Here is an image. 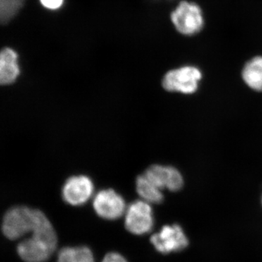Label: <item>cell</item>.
Here are the masks:
<instances>
[{
    "label": "cell",
    "mask_w": 262,
    "mask_h": 262,
    "mask_svg": "<svg viewBox=\"0 0 262 262\" xmlns=\"http://www.w3.org/2000/svg\"><path fill=\"white\" fill-rule=\"evenodd\" d=\"M50 225L51 223L48 217L39 210L14 206L5 213L2 232L10 241H18Z\"/></svg>",
    "instance_id": "obj_1"
},
{
    "label": "cell",
    "mask_w": 262,
    "mask_h": 262,
    "mask_svg": "<svg viewBox=\"0 0 262 262\" xmlns=\"http://www.w3.org/2000/svg\"><path fill=\"white\" fill-rule=\"evenodd\" d=\"M58 237L53 225L35 231L17 246L19 257L25 262H46L56 251Z\"/></svg>",
    "instance_id": "obj_2"
},
{
    "label": "cell",
    "mask_w": 262,
    "mask_h": 262,
    "mask_svg": "<svg viewBox=\"0 0 262 262\" xmlns=\"http://www.w3.org/2000/svg\"><path fill=\"white\" fill-rule=\"evenodd\" d=\"M202 77L201 71L193 66H184L168 71L163 77V89L168 92L192 94L198 91Z\"/></svg>",
    "instance_id": "obj_3"
},
{
    "label": "cell",
    "mask_w": 262,
    "mask_h": 262,
    "mask_svg": "<svg viewBox=\"0 0 262 262\" xmlns=\"http://www.w3.org/2000/svg\"><path fill=\"white\" fill-rule=\"evenodd\" d=\"M170 20L180 34L192 36L201 32L204 18L201 7L194 3L181 2L170 14Z\"/></svg>",
    "instance_id": "obj_4"
},
{
    "label": "cell",
    "mask_w": 262,
    "mask_h": 262,
    "mask_svg": "<svg viewBox=\"0 0 262 262\" xmlns=\"http://www.w3.org/2000/svg\"><path fill=\"white\" fill-rule=\"evenodd\" d=\"M125 228L130 233L142 235L149 233L154 226V215L151 204L138 200L127 207L125 213Z\"/></svg>",
    "instance_id": "obj_5"
},
{
    "label": "cell",
    "mask_w": 262,
    "mask_h": 262,
    "mask_svg": "<svg viewBox=\"0 0 262 262\" xmlns=\"http://www.w3.org/2000/svg\"><path fill=\"white\" fill-rule=\"evenodd\" d=\"M93 206L96 214L106 220L121 218L127 208L124 198L111 189H103L94 194Z\"/></svg>",
    "instance_id": "obj_6"
},
{
    "label": "cell",
    "mask_w": 262,
    "mask_h": 262,
    "mask_svg": "<svg viewBox=\"0 0 262 262\" xmlns=\"http://www.w3.org/2000/svg\"><path fill=\"white\" fill-rule=\"evenodd\" d=\"M61 194L67 204L82 206L94 196V182L87 176H73L66 181Z\"/></svg>",
    "instance_id": "obj_7"
},
{
    "label": "cell",
    "mask_w": 262,
    "mask_h": 262,
    "mask_svg": "<svg viewBox=\"0 0 262 262\" xmlns=\"http://www.w3.org/2000/svg\"><path fill=\"white\" fill-rule=\"evenodd\" d=\"M150 241L163 254L182 251L189 245L187 236L178 225L164 226L159 232L151 235Z\"/></svg>",
    "instance_id": "obj_8"
},
{
    "label": "cell",
    "mask_w": 262,
    "mask_h": 262,
    "mask_svg": "<svg viewBox=\"0 0 262 262\" xmlns=\"http://www.w3.org/2000/svg\"><path fill=\"white\" fill-rule=\"evenodd\" d=\"M144 174L162 190L168 189L171 192H177L184 186L182 173L174 167L153 165Z\"/></svg>",
    "instance_id": "obj_9"
},
{
    "label": "cell",
    "mask_w": 262,
    "mask_h": 262,
    "mask_svg": "<svg viewBox=\"0 0 262 262\" xmlns=\"http://www.w3.org/2000/svg\"><path fill=\"white\" fill-rule=\"evenodd\" d=\"M19 75L20 67L16 52L5 48L0 52V85L13 83Z\"/></svg>",
    "instance_id": "obj_10"
},
{
    "label": "cell",
    "mask_w": 262,
    "mask_h": 262,
    "mask_svg": "<svg viewBox=\"0 0 262 262\" xmlns=\"http://www.w3.org/2000/svg\"><path fill=\"white\" fill-rule=\"evenodd\" d=\"M242 77L248 88L262 92V57L256 56L244 66Z\"/></svg>",
    "instance_id": "obj_11"
},
{
    "label": "cell",
    "mask_w": 262,
    "mask_h": 262,
    "mask_svg": "<svg viewBox=\"0 0 262 262\" xmlns=\"http://www.w3.org/2000/svg\"><path fill=\"white\" fill-rule=\"evenodd\" d=\"M136 191L141 200L149 204H160L163 202V190L148 179L144 174L139 176L136 182Z\"/></svg>",
    "instance_id": "obj_12"
},
{
    "label": "cell",
    "mask_w": 262,
    "mask_h": 262,
    "mask_svg": "<svg viewBox=\"0 0 262 262\" xmlns=\"http://www.w3.org/2000/svg\"><path fill=\"white\" fill-rule=\"evenodd\" d=\"M56 262H95L92 251L86 246L65 247L60 250Z\"/></svg>",
    "instance_id": "obj_13"
},
{
    "label": "cell",
    "mask_w": 262,
    "mask_h": 262,
    "mask_svg": "<svg viewBox=\"0 0 262 262\" xmlns=\"http://www.w3.org/2000/svg\"><path fill=\"white\" fill-rule=\"evenodd\" d=\"M25 0H0V23H6L18 13Z\"/></svg>",
    "instance_id": "obj_14"
},
{
    "label": "cell",
    "mask_w": 262,
    "mask_h": 262,
    "mask_svg": "<svg viewBox=\"0 0 262 262\" xmlns=\"http://www.w3.org/2000/svg\"><path fill=\"white\" fill-rule=\"evenodd\" d=\"M39 2L46 9L58 10L63 7L65 0H39Z\"/></svg>",
    "instance_id": "obj_15"
},
{
    "label": "cell",
    "mask_w": 262,
    "mask_h": 262,
    "mask_svg": "<svg viewBox=\"0 0 262 262\" xmlns=\"http://www.w3.org/2000/svg\"><path fill=\"white\" fill-rule=\"evenodd\" d=\"M102 262H127L120 253L112 252L108 253L103 258Z\"/></svg>",
    "instance_id": "obj_16"
}]
</instances>
